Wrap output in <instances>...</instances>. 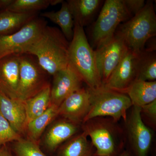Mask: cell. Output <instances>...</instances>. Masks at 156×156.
<instances>
[{
    "label": "cell",
    "instance_id": "cell-33",
    "mask_svg": "<svg viewBox=\"0 0 156 156\" xmlns=\"http://www.w3.org/2000/svg\"></svg>",
    "mask_w": 156,
    "mask_h": 156
},
{
    "label": "cell",
    "instance_id": "cell-22",
    "mask_svg": "<svg viewBox=\"0 0 156 156\" xmlns=\"http://www.w3.org/2000/svg\"><path fill=\"white\" fill-rule=\"evenodd\" d=\"M61 4L59 11L44 12L42 13L41 16L58 25L67 41H71L73 36L74 22L67 2L63 1Z\"/></svg>",
    "mask_w": 156,
    "mask_h": 156
},
{
    "label": "cell",
    "instance_id": "cell-3",
    "mask_svg": "<svg viewBox=\"0 0 156 156\" xmlns=\"http://www.w3.org/2000/svg\"><path fill=\"white\" fill-rule=\"evenodd\" d=\"M68 66L80 76L88 88L101 86L96 65L95 50L89 44L83 27L74 23L73 36L69 43Z\"/></svg>",
    "mask_w": 156,
    "mask_h": 156
},
{
    "label": "cell",
    "instance_id": "cell-13",
    "mask_svg": "<svg viewBox=\"0 0 156 156\" xmlns=\"http://www.w3.org/2000/svg\"><path fill=\"white\" fill-rule=\"evenodd\" d=\"M91 108L90 95L88 88L74 92L61 104L58 115L70 121L82 125Z\"/></svg>",
    "mask_w": 156,
    "mask_h": 156
},
{
    "label": "cell",
    "instance_id": "cell-23",
    "mask_svg": "<svg viewBox=\"0 0 156 156\" xmlns=\"http://www.w3.org/2000/svg\"><path fill=\"white\" fill-rule=\"evenodd\" d=\"M58 108L51 104L44 112L27 124L26 128L31 140L36 142L39 139L46 127L58 115Z\"/></svg>",
    "mask_w": 156,
    "mask_h": 156
},
{
    "label": "cell",
    "instance_id": "cell-4",
    "mask_svg": "<svg viewBox=\"0 0 156 156\" xmlns=\"http://www.w3.org/2000/svg\"><path fill=\"white\" fill-rule=\"evenodd\" d=\"M115 34L123 39L128 49L140 54L144 50L147 41L156 35L154 2H146L141 11L119 26Z\"/></svg>",
    "mask_w": 156,
    "mask_h": 156
},
{
    "label": "cell",
    "instance_id": "cell-11",
    "mask_svg": "<svg viewBox=\"0 0 156 156\" xmlns=\"http://www.w3.org/2000/svg\"><path fill=\"white\" fill-rule=\"evenodd\" d=\"M139 54L128 49L103 87L125 93L128 87L135 80Z\"/></svg>",
    "mask_w": 156,
    "mask_h": 156
},
{
    "label": "cell",
    "instance_id": "cell-1",
    "mask_svg": "<svg viewBox=\"0 0 156 156\" xmlns=\"http://www.w3.org/2000/svg\"><path fill=\"white\" fill-rule=\"evenodd\" d=\"M69 46L61 30L47 26L25 53L35 56L41 67L53 76L68 66Z\"/></svg>",
    "mask_w": 156,
    "mask_h": 156
},
{
    "label": "cell",
    "instance_id": "cell-9",
    "mask_svg": "<svg viewBox=\"0 0 156 156\" xmlns=\"http://www.w3.org/2000/svg\"><path fill=\"white\" fill-rule=\"evenodd\" d=\"M46 26L47 23L44 20L36 17L18 31L0 36V59L25 53Z\"/></svg>",
    "mask_w": 156,
    "mask_h": 156
},
{
    "label": "cell",
    "instance_id": "cell-20",
    "mask_svg": "<svg viewBox=\"0 0 156 156\" xmlns=\"http://www.w3.org/2000/svg\"><path fill=\"white\" fill-rule=\"evenodd\" d=\"M100 0H68L67 1L74 23L83 27L92 20L98 7Z\"/></svg>",
    "mask_w": 156,
    "mask_h": 156
},
{
    "label": "cell",
    "instance_id": "cell-31",
    "mask_svg": "<svg viewBox=\"0 0 156 156\" xmlns=\"http://www.w3.org/2000/svg\"><path fill=\"white\" fill-rule=\"evenodd\" d=\"M115 156H133L128 149H124L122 151Z\"/></svg>",
    "mask_w": 156,
    "mask_h": 156
},
{
    "label": "cell",
    "instance_id": "cell-28",
    "mask_svg": "<svg viewBox=\"0 0 156 156\" xmlns=\"http://www.w3.org/2000/svg\"><path fill=\"white\" fill-rule=\"evenodd\" d=\"M140 115L144 124L153 130L156 128V100L140 108Z\"/></svg>",
    "mask_w": 156,
    "mask_h": 156
},
{
    "label": "cell",
    "instance_id": "cell-30",
    "mask_svg": "<svg viewBox=\"0 0 156 156\" xmlns=\"http://www.w3.org/2000/svg\"><path fill=\"white\" fill-rule=\"evenodd\" d=\"M0 156H13L11 148L6 145L0 147Z\"/></svg>",
    "mask_w": 156,
    "mask_h": 156
},
{
    "label": "cell",
    "instance_id": "cell-21",
    "mask_svg": "<svg viewBox=\"0 0 156 156\" xmlns=\"http://www.w3.org/2000/svg\"><path fill=\"white\" fill-rule=\"evenodd\" d=\"M50 91L51 87L49 85L35 95L24 101L26 111L27 126L30 121L44 112L51 105Z\"/></svg>",
    "mask_w": 156,
    "mask_h": 156
},
{
    "label": "cell",
    "instance_id": "cell-25",
    "mask_svg": "<svg viewBox=\"0 0 156 156\" xmlns=\"http://www.w3.org/2000/svg\"><path fill=\"white\" fill-rule=\"evenodd\" d=\"M63 2L62 0H11L5 10L20 13H37L49 6Z\"/></svg>",
    "mask_w": 156,
    "mask_h": 156
},
{
    "label": "cell",
    "instance_id": "cell-16",
    "mask_svg": "<svg viewBox=\"0 0 156 156\" xmlns=\"http://www.w3.org/2000/svg\"><path fill=\"white\" fill-rule=\"evenodd\" d=\"M0 112L14 131L19 134L26 128L24 101L11 99L0 93Z\"/></svg>",
    "mask_w": 156,
    "mask_h": 156
},
{
    "label": "cell",
    "instance_id": "cell-32",
    "mask_svg": "<svg viewBox=\"0 0 156 156\" xmlns=\"http://www.w3.org/2000/svg\"><path fill=\"white\" fill-rule=\"evenodd\" d=\"M1 11V9H0V11Z\"/></svg>",
    "mask_w": 156,
    "mask_h": 156
},
{
    "label": "cell",
    "instance_id": "cell-2",
    "mask_svg": "<svg viewBox=\"0 0 156 156\" xmlns=\"http://www.w3.org/2000/svg\"><path fill=\"white\" fill-rule=\"evenodd\" d=\"M95 149L94 156H115L125 149V131L110 118L96 117L81 125Z\"/></svg>",
    "mask_w": 156,
    "mask_h": 156
},
{
    "label": "cell",
    "instance_id": "cell-7",
    "mask_svg": "<svg viewBox=\"0 0 156 156\" xmlns=\"http://www.w3.org/2000/svg\"><path fill=\"white\" fill-rule=\"evenodd\" d=\"M19 58L20 74L17 98L24 101L50 84L46 81L48 73L41 67L36 58L27 53L20 54Z\"/></svg>",
    "mask_w": 156,
    "mask_h": 156
},
{
    "label": "cell",
    "instance_id": "cell-15",
    "mask_svg": "<svg viewBox=\"0 0 156 156\" xmlns=\"http://www.w3.org/2000/svg\"><path fill=\"white\" fill-rule=\"evenodd\" d=\"M81 125L63 118L55 122L46 132L44 144L48 152H55L58 148L79 133Z\"/></svg>",
    "mask_w": 156,
    "mask_h": 156
},
{
    "label": "cell",
    "instance_id": "cell-10",
    "mask_svg": "<svg viewBox=\"0 0 156 156\" xmlns=\"http://www.w3.org/2000/svg\"><path fill=\"white\" fill-rule=\"evenodd\" d=\"M128 49L123 39L116 34L108 41L96 48V65L101 86L106 83Z\"/></svg>",
    "mask_w": 156,
    "mask_h": 156
},
{
    "label": "cell",
    "instance_id": "cell-24",
    "mask_svg": "<svg viewBox=\"0 0 156 156\" xmlns=\"http://www.w3.org/2000/svg\"><path fill=\"white\" fill-rule=\"evenodd\" d=\"M156 79V56L154 50H145L140 54L136 80L152 82Z\"/></svg>",
    "mask_w": 156,
    "mask_h": 156
},
{
    "label": "cell",
    "instance_id": "cell-14",
    "mask_svg": "<svg viewBox=\"0 0 156 156\" xmlns=\"http://www.w3.org/2000/svg\"><path fill=\"white\" fill-rule=\"evenodd\" d=\"M19 55L0 59V93L11 99H17L20 74Z\"/></svg>",
    "mask_w": 156,
    "mask_h": 156
},
{
    "label": "cell",
    "instance_id": "cell-6",
    "mask_svg": "<svg viewBox=\"0 0 156 156\" xmlns=\"http://www.w3.org/2000/svg\"><path fill=\"white\" fill-rule=\"evenodd\" d=\"M131 17L123 0H106L92 28L93 47L97 48L108 41L114 35L121 23Z\"/></svg>",
    "mask_w": 156,
    "mask_h": 156
},
{
    "label": "cell",
    "instance_id": "cell-26",
    "mask_svg": "<svg viewBox=\"0 0 156 156\" xmlns=\"http://www.w3.org/2000/svg\"><path fill=\"white\" fill-rule=\"evenodd\" d=\"M13 156H48L44 153L37 142L20 138L11 148Z\"/></svg>",
    "mask_w": 156,
    "mask_h": 156
},
{
    "label": "cell",
    "instance_id": "cell-5",
    "mask_svg": "<svg viewBox=\"0 0 156 156\" xmlns=\"http://www.w3.org/2000/svg\"><path fill=\"white\" fill-rule=\"evenodd\" d=\"M88 89L91 108L84 122L96 117L110 118L117 122L121 119L126 121L128 110L132 106L128 95L103 86L95 89L88 87Z\"/></svg>",
    "mask_w": 156,
    "mask_h": 156
},
{
    "label": "cell",
    "instance_id": "cell-29",
    "mask_svg": "<svg viewBox=\"0 0 156 156\" xmlns=\"http://www.w3.org/2000/svg\"><path fill=\"white\" fill-rule=\"evenodd\" d=\"M126 9L131 15H135L145 6L144 0H123Z\"/></svg>",
    "mask_w": 156,
    "mask_h": 156
},
{
    "label": "cell",
    "instance_id": "cell-19",
    "mask_svg": "<svg viewBox=\"0 0 156 156\" xmlns=\"http://www.w3.org/2000/svg\"><path fill=\"white\" fill-rule=\"evenodd\" d=\"M37 13H20L9 10L0 11V36L14 34L37 17Z\"/></svg>",
    "mask_w": 156,
    "mask_h": 156
},
{
    "label": "cell",
    "instance_id": "cell-8",
    "mask_svg": "<svg viewBox=\"0 0 156 156\" xmlns=\"http://www.w3.org/2000/svg\"><path fill=\"white\" fill-rule=\"evenodd\" d=\"M125 122L128 150L133 156H149L153 140V131L143 121L140 108L131 107Z\"/></svg>",
    "mask_w": 156,
    "mask_h": 156
},
{
    "label": "cell",
    "instance_id": "cell-18",
    "mask_svg": "<svg viewBox=\"0 0 156 156\" xmlns=\"http://www.w3.org/2000/svg\"><path fill=\"white\" fill-rule=\"evenodd\" d=\"M56 156H94L95 149L83 131L78 133L58 148Z\"/></svg>",
    "mask_w": 156,
    "mask_h": 156
},
{
    "label": "cell",
    "instance_id": "cell-17",
    "mask_svg": "<svg viewBox=\"0 0 156 156\" xmlns=\"http://www.w3.org/2000/svg\"><path fill=\"white\" fill-rule=\"evenodd\" d=\"M125 94L130 98L132 106L142 107L156 100V81L135 80Z\"/></svg>",
    "mask_w": 156,
    "mask_h": 156
},
{
    "label": "cell",
    "instance_id": "cell-12",
    "mask_svg": "<svg viewBox=\"0 0 156 156\" xmlns=\"http://www.w3.org/2000/svg\"><path fill=\"white\" fill-rule=\"evenodd\" d=\"M53 76L50 91L51 104L59 107L66 98L83 88V80L69 66L58 71Z\"/></svg>",
    "mask_w": 156,
    "mask_h": 156
},
{
    "label": "cell",
    "instance_id": "cell-27",
    "mask_svg": "<svg viewBox=\"0 0 156 156\" xmlns=\"http://www.w3.org/2000/svg\"><path fill=\"white\" fill-rule=\"evenodd\" d=\"M21 138L0 112V147L8 143L17 141Z\"/></svg>",
    "mask_w": 156,
    "mask_h": 156
}]
</instances>
